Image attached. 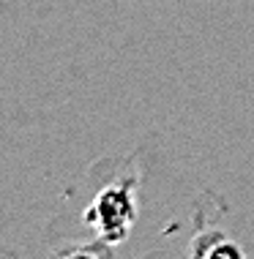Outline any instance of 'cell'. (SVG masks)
I'll use <instances>...</instances> for the list:
<instances>
[{
  "label": "cell",
  "instance_id": "1",
  "mask_svg": "<svg viewBox=\"0 0 254 259\" xmlns=\"http://www.w3.org/2000/svg\"><path fill=\"white\" fill-rule=\"evenodd\" d=\"M134 191L129 186L118 183L104 188L93 199V205L85 210V221L98 232L101 240H123L129 227L134 224Z\"/></svg>",
  "mask_w": 254,
  "mask_h": 259
},
{
  "label": "cell",
  "instance_id": "2",
  "mask_svg": "<svg viewBox=\"0 0 254 259\" xmlns=\"http://www.w3.org/2000/svg\"><path fill=\"white\" fill-rule=\"evenodd\" d=\"M192 256H243V248L238 243H232L224 232H200L189 246Z\"/></svg>",
  "mask_w": 254,
  "mask_h": 259
}]
</instances>
